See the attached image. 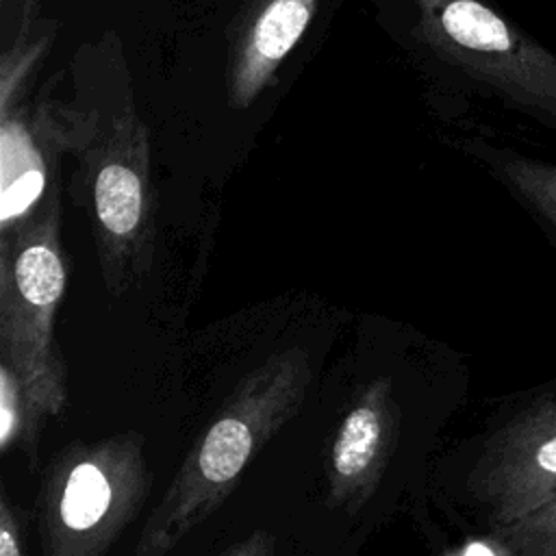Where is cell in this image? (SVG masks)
Instances as JSON below:
<instances>
[{
    "instance_id": "8fae6325",
    "label": "cell",
    "mask_w": 556,
    "mask_h": 556,
    "mask_svg": "<svg viewBox=\"0 0 556 556\" xmlns=\"http://www.w3.org/2000/svg\"><path fill=\"white\" fill-rule=\"evenodd\" d=\"M504 556H556V493L517 521L491 530Z\"/></svg>"
},
{
    "instance_id": "4fadbf2b",
    "label": "cell",
    "mask_w": 556,
    "mask_h": 556,
    "mask_svg": "<svg viewBox=\"0 0 556 556\" xmlns=\"http://www.w3.org/2000/svg\"><path fill=\"white\" fill-rule=\"evenodd\" d=\"M22 532L15 510L11 508V502L7 495L0 500V556H22Z\"/></svg>"
},
{
    "instance_id": "277c9868",
    "label": "cell",
    "mask_w": 556,
    "mask_h": 556,
    "mask_svg": "<svg viewBox=\"0 0 556 556\" xmlns=\"http://www.w3.org/2000/svg\"><path fill=\"white\" fill-rule=\"evenodd\" d=\"M417 33L447 65L556 132V54L484 0H413Z\"/></svg>"
},
{
    "instance_id": "6da1fadb",
    "label": "cell",
    "mask_w": 556,
    "mask_h": 556,
    "mask_svg": "<svg viewBox=\"0 0 556 556\" xmlns=\"http://www.w3.org/2000/svg\"><path fill=\"white\" fill-rule=\"evenodd\" d=\"M311 361L300 348L267 356L193 443L161 502L148 515L135 554L165 556L232 493L252 456L304 404Z\"/></svg>"
},
{
    "instance_id": "ba28073f",
    "label": "cell",
    "mask_w": 556,
    "mask_h": 556,
    "mask_svg": "<svg viewBox=\"0 0 556 556\" xmlns=\"http://www.w3.org/2000/svg\"><path fill=\"white\" fill-rule=\"evenodd\" d=\"M317 0H256L232 46L228 102L248 109L298 46Z\"/></svg>"
},
{
    "instance_id": "5bb4252c",
    "label": "cell",
    "mask_w": 556,
    "mask_h": 556,
    "mask_svg": "<svg viewBox=\"0 0 556 556\" xmlns=\"http://www.w3.org/2000/svg\"><path fill=\"white\" fill-rule=\"evenodd\" d=\"M226 554H232V556H267V554H274V541L267 532L256 530L248 539L228 547Z\"/></svg>"
},
{
    "instance_id": "30bf717a",
    "label": "cell",
    "mask_w": 556,
    "mask_h": 556,
    "mask_svg": "<svg viewBox=\"0 0 556 556\" xmlns=\"http://www.w3.org/2000/svg\"><path fill=\"white\" fill-rule=\"evenodd\" d=\"M510 191L556 250V161L473 139L465 148Z\"/></svg>"
},
{
    "instance_id": "7a4b0ae2",
    "label": "cell",
    "mask_w": 556,
    "mask_h": 556,
    "mask_svg": "<svg viewBox=\"0 0 556 556\" xmlns=\"http://www.w3.org/2000/svg\"><path fill=\"white\" fill-rule=\"evenodd\" d=\"M0 243V358L24 389V450L35 465L41 421L67 404V369L54 341V317L67 280L56 193Z\"/></svg>"
},
{
    "instance_id": "3957f363",
    "label": "cell",
    "mask_w": 556,
    "mask_h": 556,
    "mask_svg": "<svg viewBox=\"0 0 556 556\" xmlns=\"http://www.w3.org/2000/svg\"><path fill=\"white\" fill-rule=\"evenodd\" d=\"M148 491L150 471L137 432L63 447L37 495L41 552L102 556L139 515Z\"/></svg>"
},
{
    "instance_id": "8992f818",
    "label": "cell",
    "mask_w": 556,
    "mask_h": 556,
    "mask_svg": "<svg viewBox=\"0 0 556 556\" xmlns=\"http://www.w3.org/2000/svg\"><path fill=\"white\" fill-rule=\"evenodd\" d=\"M87 156L100 267L109 291L119 295L146 274L154 248L146 126L130 109L119 111L104 130H93Z\"/></svg>"
},
{
    "instance_id": "9c48e42d",
    "label": "cell",
    "mask_w": 556,
    "mask_h": 556,
    "mask_svg": "<svg viewBox=\"0 0 556 556\" xmlns=\"http://www.w3.org/2000/svg\"><path fill=\"white\" fill-rule=\"evenodd\" d=\"M43 119L30 124L22 111H0V241L9 239L41 204L48 178Z\"/></svg>"
},
{
    "instance_id": "52a82bcc",
    "label": "cell",
    "mask_w": 556,
    "mask_h": 556,
    "mask_svg": "<svg viewBox=\"0 0 556 556\" xmlns=\"http://www.w3.org/2000/svg\"><path fill=\"white\" fill-rule=\"evenodd\" d=\"M397 404L391 380L367 382L345 408L328 452V502L358 510L378 489L397 441Z\"/></svg>"
},
{
    "instance_id": "7c38bea8",
    "label": "cell",
    "mask_w": 556,
    "mask_h": 556,
    "mask_svg": "<svg viewBox=\"0 0 556 556\" xmlns=\"http://www.w3.org/2000/svg\"><path fill=\"white\" fill-rule=\"evenodd\" d=\"M28 426L26 397L13 367L0 358V450L9 452L11 443L24 441Z\"/></svg>"
},
{
    "instance_id": "5b68a950",
    "label": "cell",
    "mask_w": 556,
    "mask_h": 556,
    "mask_svg": "<svg viewBox=\"0 0 556 556\" xmlns=\"http://www.w3.org/2000/svg\"><path fill=\"white\" fill-rule=\"evenodd\" d=\"M463 489L484 532L556 493V378L517 395L478 439Z\"/></svg>"
}]
</instances>
